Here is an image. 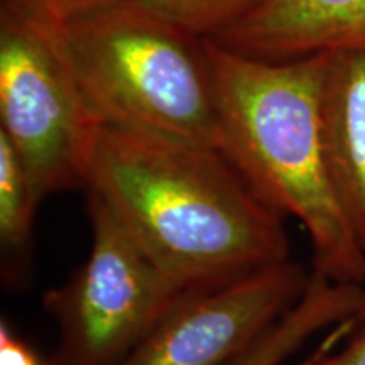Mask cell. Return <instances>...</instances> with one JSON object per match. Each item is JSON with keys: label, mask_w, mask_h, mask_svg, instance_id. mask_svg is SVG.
I'll return each mask as SVG.
<instances>
[{"label": "cell", "mask_w": 365, "mask_h": 365, "mask_svg": "<svg viewBox=\"0 0 365 365\" xmlns=\"http://www.w3.org/2000/svg\"><path fill=\"white\" fill-rule=\"evenodd\" d=\"M210 39L269 61L341 49L365 51V0H264Z\"/></svg>", "instance_id": "52a82bcc"}, {"label": "cell", "mask_w": 365, "mask_h": 365, "mask_svg": "<svg viewBox=\"0 0 365 365\" xmlns=\"http://www.w3.org/2000/svg\"><path fill=\"white\" fill-rule=\"evenodd\" d=\"M168 24L198 39L217 38L264 0H134Z\"/></svg>", "instance_id": "8fae6325"}, {"label": "cell", "mask_w": 365, "mask_h": 365, "mask_svg": "<svg viewBox=\"0 0 365 365\" xmlns=\"http://www.w3.org/2000/svg\"><path fill=\"white\" fill-rule=\"evenodd\" d=\"M364 325H365V282L362 284V289H360L359 303L357 307H355L354 313L346 319H344L340 325L333 327L331 335L328 336V339L319 346H322V349H331V346L340 345L341 341H345L350 335H354V333Z\"/></svg>", "instance_id": "9a60e30c"}, {"label": "cell", "mask_w": 365, "mask_h": 365, "mask_svg": "<svg viewBox=\"0 0 365 365\" xmlns=\"http://www.w3.org/2000/svg\"><path fill=\"white\" fill-rule=\"evenodd\" d=\"M97 124L217 148V97L203 39L134 0H108L48 29Z\"/></svg>", "instance_id": "3957f363"}, {"label": "cell", "mask_w": 365, "mask_h": 365, "mask_svg": "<svg viewBox=\"0 0 365 365\" xmlns=\"http://www.w3.org/2000/svg\"><path fill=\"white\" fill-rule=\"evenodd\" d=\"M309 277L289 259L188 289L118 365H228L298 303Z\"/></svg>", "instance_id": "8992f818"}, {"label": "cell", "mask_w": 365, "mask_h": 365, "mask_svg": "<svg viewBox=\"0 0 365 365\" xmlns=\"http://www.w3.org/2000/svg\"><path fill=\"white\" fill-rule=\"evenodd\" d=\"M335 317L325 294L308 291L228 365H282L312 336L330 328Z\"/></svg>", "instance_id": "30bf717a"}, {"label": "cell", "mask_w": 365, "mask_h": 365, "mask_svg": "<svg viewBox=\"0 0 365 365\" xmlns=\"http://www.w3.org/2000/svg\"><path fill=\"white\" fill-rule=\"evenodd\" d=\"M83 186L186 289L291 259L282 215L213 145L97 124Z\"/></svg>", "instance_id": "6da1fadb"}, {"label": "cell", "mask_w": 365, "mask_h": 365, "mask_svg": "<svg viewBox=\"0 0 365 365\" xmlns=\"http://www.w3.org/2000/svg\"><path fill=\"white\" fill-rule=\"evenodd\" d=\"M0 365H48L46 360L22 339L19 333L14 331L9 322L2 319L0 323Z\"/></svg>", "instance_id": "5bb4252c"}, {"label": "cell", "mask_w": 365, "mask_h": 365, "mask_svg": "<svg viewBox=\"0 0 365 365\" xmlns=\"http://www.w3.org/2000/svg\"><path fill=\"white\" fill-rule=\"evenodd\" d=\"M301 365H365V325L340 345L322 349Z\"/></svg>", "instance_id": "4fadbf2b"}, {"label": "cell", "mask_w": 365, "mask_h": 365, "mask_svg": "<svg viewBox=\"0 0 365 365\" xmlns=\"http://www.w3.org/2000/svg\"><path fill=\"white\" fill-rule=\"evenodd\" d=\"M95 127L51 33L0 14V134L21 159L39 203L83 186Z\"/></svg>", "instance_id": "5b68a950"}, {"label": "cell", "mask_w": 365, "mask_h": 365, "mask_svg": "<svg viewBox=\"0 0 365 365\" xmlns=\"http://www.w3.org/2000/svg\"><path fill=\"white\" fill-rule=\"evenodd\" d=\"M88 217V255L43 298L58 327L48 365H118L188 291L93 193Z\"/></svg>", "instance_id": "277c9868"}, {"label": "cell", "mask_w": 365, "mask_h": 365, "mask_svg": "<svg viewBox=\"0 0 365 365\" xmlns=\"http://www.w3.org/2000/svg\"><path fill=\"white\" fill-rule=\"evenodd\" d=\"M105 2L108 0H2V14L51 29Z\"/></svg>", "instance_id": "7c38bea8"}, {"label": "cell", "mask_w": 365, "mask_h": 365, "mask_svg": "<svg viewBox=\"0 0 365 365\" xmlns=\"http://www.w3.org/2000/svg\"><path fill=\"white\" fill-rule=\"evenodd\" d=\"M319 117L333 186L365 249V51L323 53Z\"/></svg>", "instance_id": "ba28073f"}, {"label": "cell", "mask_w": 365, "mask_h": 365, "mask_svg": "<svg viewBox=\"0 0 365 365\" xmlns=\"http://www.w3.org/2000/svg\"><path fill=\"white\" fill-rule=\"evenodd\" d=\"M33 186L16 150L0 134V254L2 281L14 289L33 276V223L38 208Z\"/></svg>", "instance_id": "9c48e42d"}, {"label": "cell", "mask_w": 365, "mask_h": 365, "mask_svg": "<svg viewBox=\"0 0 365 365\" xmlns=\"http://www.w3.org/2000/svg\"><path fill=\"white\" fill-rule=\"evenodd\" d=\"M217 149L269 208L308 232L314 269L362 286L365 249L333 186L319 117L323 53L269 61L203 39Z\"/></svg>", "instance_id": "7a4b0ae2"}]
</instances>
